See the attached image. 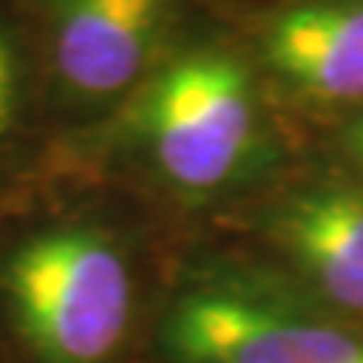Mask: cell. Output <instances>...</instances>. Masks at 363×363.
Instances as JSON below:
<instances>
[{
	"label": "cell",
	"mask_w": 363,
	"mask_h": 363,
	"mask_svg": "<svg viewBox=\"0 0 363 363\" xmlns=\"http://www.w3.org/2000/svg\"><path fill=\"white\" fill-rule=\"evenodd\" d=\"M52 112L116 106L161 45L169 0H28Z\"/></svg>",
	"instance_id": "obj_3"
},
{
	"label": "cell",
	"mask_w": 363,
	"mask_h": 363,
	"mask_svg": "<svg viewBox=\"0 0 363 363\" xmlns=\"http://www.w3.org/2000/svg\"><path fill=\"white\" fill-rule=\"evenodd\" d=\"M348 145H351V152H354V157L363 164V118H357L354 124H351V130H348Z\"/></svg>",
	"instance_id": "obj_8"
},
{
	"label": "cell",
	"mask_w": 363,
	"mask_h": 363,
	"mask_svg": "<svg viewBox=\"0 0 363 363\" xmlns=\"http://www.w3.org/2000/svg\"><path fill=\"white\" fill-rule=\"evenodd\" d=\"M128 130L182 188L230 179L255 143V94L245 67L224 52H191L136 91Z\"/></svg>",
	"instance_id": "obj_2"
},
{
	"label": "cell",
	"mask_w": 363,
	"mask_h": 363,
	"mask_svg": "<svg viewBox=\"0 0 363 363\" xmlns=\"http://www.w3.org/2000/svg\"><path fill=\"white\" fill-rule=\"evenodd\" d=\"M281 233L327 297L363 312V194L312 191L291 203Z\"/></svg>",
	"instance_id": "obj_6"
},
{
	"label": "cell",
	"mask_w": 363,
	"mask_h": 363,
	"mask_svg": "<svg viewBox=\"0 0 363 363\" xmlns=\"http://www.w3.org/2000/svg\"><path fill=\"white\" fill-rule=\"evenodd\" d=\"M52 112L28 0H0V161L30 143Z\"/></svg>",
	"instance_id": "obj_7"
},
{
	"label": "cell",
	"mask_w": 363,
	"mask_h": 363,
	"mask_svg": "<svg viewBox=\"0 0 363 363\" xmlns=\"http://www.w3.org/2000/svg\"><path fill=\"white\" fill-rule=\"evenodd\" d=\"M133 279L94 221L52 218L0 248V312L40 363H104L130 324Z\"/></svg>",
	"instance_id": "obj_1"
},
{
	"label": "cell",
	"mask_w": 363,
	"mask_h": 363,
	"mask_svg": "<svg viewBox=\"0 0 363 363\" xmlns=\"http://www.w3.org/2000/svg\"><path fill=\"white\" fill-rule=\"evenodd\" d=\"M188 363H363V345L333 327L227 294H194L169 321Z\"/></svg>",
	"instance_id": "obj_4"
},
{
	"label": "cell",
	"mask_w": 363,
	"mask_h": 363,
	"mask_svg": "<svg viewBox=\"0 0 363 363\" xmlns=\"http://www.w3.org/2000/svg\"><path fill=\"white\" fill-rule=\"evenodd\" d=\"M267 58L318 100H363V0H309L267 30Z\"/></svg>",
	"instance_id": "obj_5"
}]
</instances>
